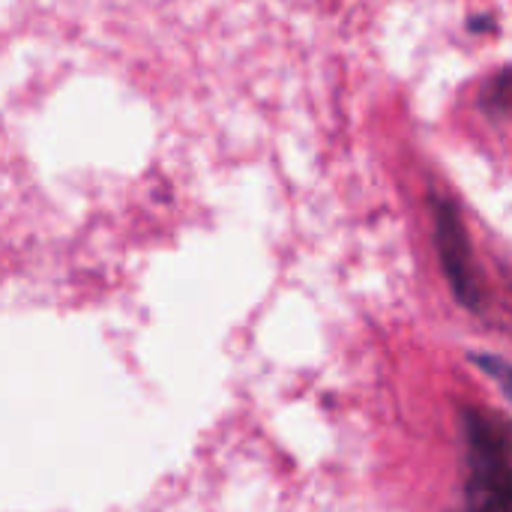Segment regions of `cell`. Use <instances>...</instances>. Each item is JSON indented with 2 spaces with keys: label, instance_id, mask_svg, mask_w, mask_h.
I'll list each match as a JSON object with an SVG mask.
<instances>
[{
  "label": "cell",
  "instance_id": "6da1fadb",
  "mask_svg": "<svg viewBox=\"0 0 512 512\" xmlns=\"http://www.w3.org/2000/svg\"><path fill=\"white\" fill-rule=\"evenodd\" d=\"M468 486L459 512H512V426L492 411H462Z\"/></svg>",
  "mask_w": 512,
  "mask_h": 512
},
{
  "label": "cell",
  "instance_id": "7a4b0ae2",
  "mask_svg": "<svg viewBox=\"0 0 512 512\" xmlns=\"http://www.w3.org/2000/svg\"><path fill=\"white\" fill-rule=\"evenodd\" d=\"M435 243H438L444 276H447L456 300L462 306H468L471 312H480L483 285H480V273L474 264L468 228H465L459 210L447 198H435Z\"/></svg>",
  "mask_w": 512,
  "mask_h": 512
},
{
  "label": "cell",
  "instance_id": "3957f363",
  "mask_svg": "<svg viewBox=\"0 0 512 512\" xmlns=\"http://www.w3.org/2000/svg\"><path fill=\"white\" fill-rule=\"evenodd\" d=\"M483 111L489 117H512V69L498 72L483 90Z\"/></svg>",
  "mask_w": 512,
  "mask_h": 512
},
{
  "label": "cell",
  "instance_id": "277c9868",
  "mask_svg": "<svg viewBox=\"0 0 512 512\" xmlns=\"http://www.w3.org/2000/svg\"><path fill=\"white\" fill-rule=\"evenodd\" d=\"M471 360H474V366H477L486 378H492V381L501 387V393H504L507 399H512V363L495 357V354H471Z\"/></svg>",
  "mask_w": 512,
  "mask_h": 512
}]
</instances>
